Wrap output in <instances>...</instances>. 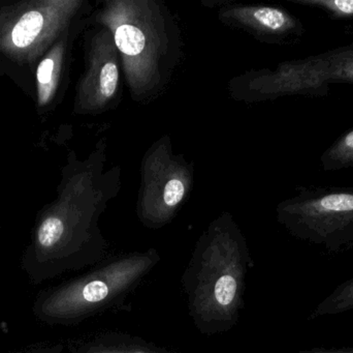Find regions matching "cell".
I'll return each instance as SVG.
<instances>
[{
    "label": "cell",
    "instance_id": "1",
    "mask_svg": "<svg viewBox=\"0 0 353 353\" xmlns=\"http://www.w3.org/2000/svg\"><path fill=\"white\" fill-rule=\"evenodd\" d=\"M95 21L109 29L130 97L154 101L171 83L182 58V39L171 10L157 0H108Z\"/></svg>",
    "mask_w": 353,
    "mask_h": 353
},
{
    "label": "cell",
    "instance_id": "2",
    "mask_svg": "<svg viewBox=\"0 0 353 353\" xmlns=\"http://www.w3.org/2000/svg\"><path fill=\"white\" fill-rule=\"evenodd\" d=\"M105 143L68 176L59 200L41 219L37 234V253L50 261L103 258L108 245L99 220L120 190V168L105 170Z\"/></svg>",
    "mask_w": 353,
    "mask_h": 353
},
{
    "label": "cell",
    "instance_id": "3",
    "mask_svg": "<svg viewBox=\"0 0 353 353\" xmlns=\"http://www.w3.org/2000/svg\"><path fill=\"white\" fill-rule=\"evenodd\" d=\"M249 254L230 216L214 221L199 238L186 275L189 308L207 332L225 330L243 306Z\"/></svg>",
    "mask_w": 353,
    "mask_h": 353
},
{
    "label": "cell",
    "instance_id": "4",
    "mask_svg": "<svg viewBox=\"0 0 353 353\" xmlns=\"http://www.w3.org/2000/svg\"><path fill=\"white\" fill-rule=\"evenodd\" d=\"M336 83L353 85V44L283 62L275 70H250L232 79L228 89L236 101L253 103L285 95L327 97Z\"/></svg>",
    "mask_w": 353,
    "mask_h": 353
},
{
    "label": "cell",
    "instance_id": "5",
    "mask_svg": "<svg viewBox=\"0 0 353 353\" xmlns=\"http://www.w3.org/2000/svg\"><path fill=\"white\" fill-rule=\"evenodd\" d=\"M290 236L334 254L353 247V187H310L276 209Z\"/></svg>",
    "mask_w": 353,
    "mask_h": 353
},
{
    "label": "cell",
    "instance_id": "6",
    "mask_svg": "<svg viewBox=\"0 0 353 353\" xmlns=\"http://www.w3.org/2000/svg\"><path fill=\"white\" fill-rule=\"evenodd\" d=\"M159 261V255L152 249L109 261L53 292L43 302L41 312L51 319L72 321L111 307L132 292Z\"/></svg>",
    "mask_w": 353,
    "mask_h": 353
},
{
    "label": "cell",
    "instance_id": "7",
    "mask_svg": "<svg viewBox=\"0 0 353 353\" xmlns=\"http://www.w3.org/2000/svg\"><path fill=\"white\" fill-rule=\"evenodd\" d=\"M85 2L33 0L0 10V53L32 64L70 29Z\"/></svg>",
    "mask_w": 353,
    "mask_h": 353
},
{
    "label": "cell",
    "instance_id": "8",
    "mask_svg": "<svg viewBox=\"0 0 353 353\" xmlns=\"http://www.w3.org/2000/svg\"><path fill=\"white\" fill-rule=\"evenodd\" d=\"M193 184L192 166L174 153L171 139L163 137L143 158L139 218L150 228L167 225L175 217Z\"/></svg>",
    "mask_w": 353,
    "mask_h": 353
},
{
    "label": "cell",
    "instance_id": "9",
    "mask_svg": "<svg viewBox=\"0 0 353 353\" xmlns=\"http://www.w3.org/2000/svg\"><path fill=\"white\" fill-rule=\"evenodd\" d=\"M86 41V66L74 109L80 114H101L121 101V59L112 33L103 25L97 22Z\"/></svg>",
    "mask_w": 353,
    "mask_h": 353
},
{
    "label": "cell",
    "instance_id": "10",
    "mask_svg": "<svg viewBox=\"0 0 353 353\" xmlns=\"http://www.w3.org/2000/svg\"><path fill=\"white\" fill-rule=\"evenodd\" d=\"M228 26L243 29L263 43L296 41L305 32L302 21L284 8L273 6H228L218 12Z\"/></svg>",
    "mask_w": 353,
    "mask_h": 353
},
{
    "label": "cell",
    "instance_id": "11",
    "mask_svg": "<svg viewBox=\"0 0 353 353\" xmlns=\"http://www.w3.org/2000/svg\"><path fill=\"white\" fill-rule=\"evenodd\" d=\"M68 35L70 29L54 44L37 66V104L39 107L49 105L57 93L68 52Z\"/></svg>",
    "mask_w": 353,
    "mask_h": 353
},
{
    "label": "cell",
    "instance_id": "12",
    "mask_svg": "<svg viewBox=\"0 0 353 353\" xmlns=\"http://www.w3.org/2000/svg\"><path fill=\"white\" fill-rule=\"evenodd\" d=\"M350 311H353V278L340 284L323 302L319 303L309 319L333 316Z\"/></svg>",
    "mask_w": 353,
    "mask_h": 353
},
{
    "label": "cell",
    "instance_id": "13",
    "mask_svg": "<svg viewBox=\"0 0 353 353\" xmlns=\"http://www.w3.org/2000/svg\"><path fill=\"white\" fill-rule=\"evenodd\" d=\"M321 163L325 172L353 168V128L341 135L323 153Z\"/></svg>",
    "mask_w": 353,
    "mask_h": 353
},
{
    "label": "cell",
    "instance_id": "14",
    "mask_svg": "<svg viewBox=\"0 0 353 353\" xmlns=\"http://www.w3.org/2000/svg\"><path fill=\"white\" fill-rule=\"evenodd\" d=\"M294 3L309 8H321L332 20H350L353 18V0H290Z\"/></svg>",
    "mask_w": 353,
    "mask_h": 353
},
{
    "label": "cell",
    "instance_id": "15",
    "mask_svg": "<svg viewBox=\"0 0 353 353\" xmlns=\"http://www.w3.org/2000/svg\"><path fill=\"white\" fill-rule=\"evenodd\" d=\"M85 353H159L152 350H145L138 346L111 345V344H99L91 346Z\"/></svg>",
    "mask_w": 353,
    "mask_h": 353
},
{
    "label": "cell",
    "instance_id": "16",
    "mask_svg": "<svg viewBox=\"0 0 353 353\" xmlns=\"http://www.w3.org/2000/svg\"><path fill=\"white\" fill-rule=\"evenodd\" d=\"M299 353H353V346L352 347H341V348H314V350H305V352H300Z\"/></svg>",
    "mask_w": 353,
    "mask_h": 353
},
{
    "label": "cell",
    "instance_id": "17",
    "mask_svg": "<svg viewBox=\"0 0 353 353\" xmlns=\"http://www.w3.org/2000/svg\"><path fill=\"white\" fill-rule=\"evenodd\" d=\"M346 33H348V35H353V31H346ZM352 44H353V41Z\"/></svg>",
    "mask_w": 353,
    "mask_h": 353
}]
</instances>
